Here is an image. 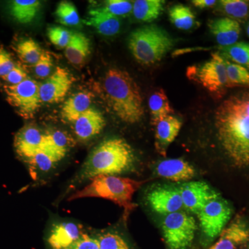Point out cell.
<instances>
[{
  "label": "cell",
  "instance_id": "26",
  "mask_svg": "<svg viewBox=\"0 0 249 249\" xmlns=\"http://www.w3.org/2000/svg\"><path fill=\"white\" fill-rule=\"evenodd\" d=\"M151 124L156 126L160 121L169 115H173L174 110L170 105L169 99L163 89L156 90L148 101Z\"/></svg>",
  "mask_w": 249,
  "mask_h": 249
},
{
  "label": "cell",
  "instance_id": "39",
  "mask_svg": "<svg viewBox=\"0 0 249 249\" xmlns=\"http://www.w3.org/2000/svg\"><path fill=\"white\" fill-rule=\"evenodd\" d=\"M66 249H100L97 237L83 234L76 242Z\"/></svg>",
  "mask_w": 249,
  "mask_h": 249
},
{
  "label": "cell",
  "instance_id": "9",
  "mask_svg": "<svg viewBox=\"0 0 249 249\" xmlns=\"http://www.w3.org/2000/svg\"><path fill=\"white\" fill-rule=\"evenodd\" d=\"M231 206L220 196L213 199L197 214L205 240L213 241L221 235L232 216Z\"/></svg>",
  "mask_w": 249,
  "mask_h": 249
},
{
  "label": "cell",
  "instance_id": "24",
  "mask_svg": "<svg viewBox=\"0 0 249 249\" xmlns=\"http://www.w3.org/2000/svg\"><path fill=\"white\" fill-rule=\"evenodd\" d=\"M40 6L37 0H14L9 3V14L17 22L28 24L35 19Z\"/></svg>",
  "mask_w": 249,
  "mask_h": 249
},
{
  "label": "cell",
  "instance_id": "30",
  "mask_svg": "<svg viewBox=\"0 0 249 249\" xmlns=\"http://www.w3.org/2000/svg\"><path fill=\"white\" fill-rule=\"evenodd\" d=\"M221 55L237 65L249 68V43L237 42L231 46L221 47Z\"/></svg>",
  "mask_w": 249,
  "mask_h": 249
},
{
  "label": "cell",
  "instance_id": "8",
  "mask_svg": "<svg viewBox=\"0 0 249 249\" xmlns=\"http://www.w3.org/2000/svg\"><path fill=\"white\" fill-rule=\"evenodd\" d=\"M40 85L37 81L28 77L16 85H4L6 101L24 119L35 115L40 107Z\"/></svg>",
  "mask_w": 249,
  "mask_h": 249
},
{
  "label": "cell",
  "instance_id": "3",
  "mask_svg": "<svg viewBox=\"0 0 249 249\" xmlns=\"http://www.w3.org/2000/svg\"><path fill=\"white\" fill-rule=\"evenodd\" d=\"M134 154L128 142L121 138L103 141L90 152L80 170L81 181L98 175H121L133 166Z\"/></svg>",
  "mask_w": 249,
  "mask_h": 249
},
{
  "label": "cell",
  "instance_id": "33",
  "mask_svg": "<svg viewBox=\"0 0 249 249\" xmlns=\"http://www.w3.org/2000/svg\"><path fill=\"white\" fill-rule=\"evenodd\" d=\"M97 238L100 249H130L124 237L116 232H104Z\"/></svg>",
  "mask_w": 249,
  "mask_h": 249
},
{
  "label": "cell",
  "instance_id": "7",
  "mask_svg": "<svg viewBox=\"0 0 249 249\" xmlns=\"http://www.w3.org/2000/svg\"><path fill=\"white\" fill-rule=\"evenodd\" d=\"M187 75L215 95H222L229 88L224 58L219 53H212L211 58L201 65L189 67Z\"/></svg>",
  "mask_w": 249,
  "mask_h": 249
},
{
  "label": "cell",
  "instance_id": "20",
  "mask_svg": "<svg viewBox=\"0 0 249 249\" xmlns=\"http://www.w3.org/2000/svg\"><path fill=\"white\" fill-rule=\"evenodd\" d=\"M83 235L79 227L73 223H62L54 227L49 237L52 249H66Z\"/></svg>",
  "mask_w": 249,
  "mask_h": 249
},
{
  "label": "cell",
  "instance_id": "1",
  "mask_svg": "<svg viewBox=\"0 0 249 249\" xmlns=\"http://www.w3.org/2000/svg\"><path fill=\"white\" fill-rule=\"evenodd\" d=\"M218 141L231 161L249 166V91L224 100L214 113Z\"/></svg>",
  "mask_w": 249,
  "mask_h": 249
},
{
  "label": "cell",
  "instance_id": "13",
  "mask_svg": "<svg viewBox=\"0 0 249 249\" xmlns=\"http://www.w3.org/2000/svg\"><path fill=\"white\" fill-rule=\"evenodd\" d=\"M219 237L209 249H239L249 240V223L243 218L237 217Z\"/></svg>",
  "mask_w": 249,
  "mask_h": 249
},
{
  "label": "cell",
  "instance_id": "16",
  "mask_svg": "<svg viewBox=\"0 0 249 249\" xmlns=\"http://www.w3.org/2000/svg\"><path fill=\"white\" fill-rule=\"evenodd\" d=\"M182 122L178 117L169 115L156 124L155 150L162 157H166L170 144L178 137Z\"/></svg>",
  "mask_w": 249,
  "mask_h": 249
},
{
  "label": "cell",
  "instance_id": "42",
  "mask_svg": "<svg viewBox=\"0 0 249 249\" xmlns=\"http://www.w3.org/2000/svg\"><path fill=\"white\" fill-rule=\"evenodd\" d=\"M247 35H248V36L249 37V22L248 25H247Z\"/></svg>",
  "mask_w": 249,
  "mask_h": 249
},
{
  "label": "cell",
  "instance_id": "37",
  "mask_svg": "<svg viewBox=\"0 0 249 249\" xmlns=\"http://www.w3.org/2000/svg\"><path fill=\"white\" fill-rule=\"evenodd\" d=\"M53 66L52 57L48 52H43L40 60L34 65L36 76L40 79L49 78L51 76Z\"/></svg>",
  "mask_w": 249,
  "mask_h": 249
},
{
  "label": "cell",
  "instance_id": "23",
  "mask_svg": "<svg viewBox=\"0 0 249 249\" xmlns=\"http://www.w3.org/2000/svg\"><path fill=\"white\" fill-rule=\"evenodd\" d=\"M69 145L70 141L67 134L61 131H55L44 134L40 150L58 162L66 155Z\"/></svg>",
  "mask_w": 249,
  "mask_h": 249
},
{
  "label": "cell",
  "instance_id": "21",
  "mask_svg": "<svg viewBox=\"0 0 249 249\" xmlns=\"http://www.w3.org/2000/svg\"><path fill=\"white\" fill-rule=\"evenodd\" d=\"M91 93L86 91L74 93L62 106L60 111L62 119L73 124L83 113L91 107Z\"/></svg>",
  "mask_w": 249,
  "mask_h": 249
},
{
  "label": "cell",
  "instance_id": "27",
  "mask_svg": "<svg viewBox=\"0 0 249 249\" xmlns=\"http://www.w3.org/2000/svg\"><path fill=\"white\" fill-rule=\"evenodd\" d=\"M170 22L177 29L181 31H190L199 25L196 15L191 8L181 4L174 5L168 11Z\"/></svg>",
  "mask_w": 249,
  "mask_h": 249
},
{
  "label": "cell",
  "instance_id": "22",
  "mask_svg": "<svg viewBox=\"0 0 249 249\" xmlns=\"http://www.w3.org/2000/svg\"><path fill=\"white\" fill-rule=\"evenodd\" d=\"M91 53V42L83 33H73L70 43L65 48V55L70 63L83 65Z\"/></svg>",
  "mask_w": 249,
  "mask_h": 249
},
{
  "label": "cell",
  "instance_id": "35",
  "mask_svg": "<svg viewBox=\"0 0 249 249\" xmlns=\"http://www.w3.org/2000/svg\"><path fill=\"white\" fill-rule=\"evenodd\" d=\"M73 33L61 27H51L47 29V36L53 45L60 49L66 48L71 40Z\"/></svg>",
  "mask_w": 249,
  "mask_h": 249
},
{
  "label": "cell",
  "instance_id": "10",
  "mask_svg": "<svg viewBox=\"0 0 249 249\" xmlns=\"http://www.w3.org/2000/svg\"><path fill=\"white\" fill-rule=\"evenodd\" d=\"M183 208L193 213L199 211L213 199L219 196V193L204 181H189L178 187Z\"/></svg>",
  "mask_w": 249,
  "mask_h": 249
},
{
  "label": "cell",
  "instance_id": "11",
  "mask_svg": "<svg viewBox=\"0 0 249 249\" xmlns=\"http://www.w3.org/2000/svg\"><path fill=\"white\" fill-rule=\"evenodd\" d=\"M147 201L152 211L159 214L173 213L183 207L178 187L168 185L152 188L147 193Z\"/></svg>",
  "mask_w": 249,
  "mask_h": 249
},
{
  "label": "cell",
  "instance_id": "18",
  "mask_svg": "<svg viewBox=\"0 0 249 249\" xmlns=\"http://www.w3.org/2000/svg\"><path fill=\"white\" fill-rule=\"evenodd\" d=\"M156 173L160 178L174 182H181L192 179L196 175L194 167L183 159H170L160 162Z\"/></svg>",
  "mask_w": 249,
  "mask_h": 249
},
{
  "label": "cell",
  "instance_id": "36",
  "mask_svg": "<svg viewBox=\"0 0 249 249\" xmlns=\"http://www.w3.org/2000/svg\"><path fill=\"white\" fill-rule=\"evenodd\" d=\"M28 163L30 165L31 169L34 170V171L45 173L52 169L56 161L48 154L40 150Z\"/></svg>",
  "mask_w": 249,
  "mask_h": 249
},
{
  "label": "cell",
  "instance_id": "6",
  "mask_svg": "<svg viewBox=\"0 0 249 249\" xmlns=\"http://www.w3.org/2000/svg\"><path fill=\"white\" fill-rule=\"evenodd\" d=\"M197 225L195 218L182 211L167 214L162 223L165 244L170 249H188L193 245Z\"/></svg>",
  "mask_w": 249,
  "mask_h": 249
},
{
  "label": "cell",
  "instance_id": "28",
  "mask_svg": "<svg viewBox=\"0 0 249 249\" xmlns=\"http://www.w3.org/2000/svg\"><path fill=\"white\" fill-rule=\"evenodd\" d=\"M216 11L237 22H244L249 17L248 1L243 0H222L217 3Z\"/></svg>",
  "mask_w": 249,
  "mask_h": 249
},
{
  "label": "cell",
  "instance_id": "5",
  "mask_svg": "<svg viewBox=\"0 0 249 249\" xmlns=\"http://www.w3.org/2000/svg\"><path fill=\"white\" fill-rule=\"evenodd\" d=\"M143 183L116 175H98L91 178L88 186L73 193L69 200L86 197L108 199L122 207L127 217L134 208L132 203L134 193Z\"/></svg>",
  "mask_w": 249,
  "mask_h": 249
},
{
  "label": "cell",
  "instance_id": "32",
  "mask_svg": "<svg viewBox=\"0 0 249 249\" xmlns=\"http://www.w3.org/2000/svg\"><path fill=\"white\" fill-rule=\"evenodd\" d=\"M55 15L58 22L62 25L73 27L80 24L79 14L75 5L70 1H60L57 6Z\"/></svg>",
  "mask_w": 249,
  "mask_h": 249
},
{
  "label": "cell",
  "instance_id": "31",
  "mask_svg": "<svg viewBox=\"0 0 249 249\" xmlns=\"http://www.w3.org/2000/svg\"><path fill=\"white\" fill-rule=\"evenodd\" d=\"M223 57V56H222ZM224 58V57H223ZM229 88L235 87L249 88V71L245 67L237 65L224 58Z\"/></svg>",
  "mask_w": 249,
  "mask_h": 249
},
{
  "label": "cell",
  "instance_id": "12",
  "mask_svg": "<svg viewBox=\"0 0 249 249\" xmlns=\"http://www.w3.org/2000/svg\"><path fill=\"white\" fill-rule=\"evenodd\" d=\"M73 83V76L65 69L58 67L43 83L40 85L42 103H57L66 96Z\"/></svg>",
  "mask_w": 249,
  "mask_h": 249
},
{
  "label": "cell",
  "instance_id": "2",
  "mask_svg": "<svg viewBox=\"0 0 249 249\" xmlns=\"http://www.w3.org/2000/svg\"><path fill=\"white\" fill-rule=\"evenodd\" d=\"M103 89L111 109L121 121L137 124L144 114L140 88L129 73L117 68L108 70Z\"/></svg>",
  "mask_w": 249,
  "mask_h": 249
},
{
  "label": "cell",
  "instance_id": "29",
  "mask_svg": "<svg viewBox=\"0 0 249 249\" xmlns=\"http://www.w3.org/2000/svg\"><path fill=\"white\" fill-rule=\"evenodd\" d=\"M14 49L24 63L31 65L37 63L44 52L39 44L31 38L20 39L16 42Z\"/></svg>",
  "mask_w": 249,
  "mask_h": 249
},
{
  "label": "cell",
  "instance_id": "40",
  "mask_svg": "<svg viewBox=\"0 0 249 249\" xmlns=\"http://www.w3.org/2000/svg\"><path fill=\"white\" fill-rule=\"evenodd\" d=\"M16 65L11 54L4 49L0 47V78L9 73Z\"/></svg>",
  "mask_w": 249,
  "mask_h": 249
},
{
  "label": "cell",
  "instance_id": "41",
  "mask_svg": "<svg viewBox=\"0 0 249 249\" xmlns=\"http://www.w3.org/2000/svg\"><path fill=\"white\" fill-rule=\"evenodd\" d=\"M191 2L196 7L200 9L212 8L217 4V1L215 0H194Z\"/></svg>",
  "mask_w": 249,
  "mask_h": 249
},
{
  "label": "cell",
  "instance_id": "19",
  "mask_svg": "<svg viewBox=\"0 0 249 249\" xmlns=\"http://www.w3.org/2000/svg\"><path fill=\"white\" fill-rule=\"evenodd\" d=\"M85 23L87 25L94 28L98 33L105 36H115L121 29L119 18L103 11L101 8L91 10L89 17Z\"/></svg>",
  "mask_w": 249,
  "mask_h": 249
},
{
  "label": "cell",
  "instance_id": "14",
  "mask_svg": "<svg viewBox=\"0 0 249 249\" xmlns=\"http://www.w3.org/2000/svg\"><path fill=\"white\" fill-rule=\"evenodd\" d=\"M44 134L33 124H27L16 134L14 146L18 155L29 162L37 152L40 151Z\"/></svg>",
  "mask_w": 249,
  "mask_h": 249
},
{
  "label": "cell",
  "instance_id": "38",
  "mask_svg": "<svg viewBox=\"0 0 249 249\" xmlns=\"http://www.w3.org/2000/svg\"><path fill=\"white\" fill-rule=\"evenodd\" d=\"M28 73L25 69L19 64H16L12 70L6 76L1 77L7 85H16L22 83L28 78Z\"/></svg>",
  "mask_w": 249,
  "mask_h": 249
},
{
  "label": "cell",
  "instance_id": "25",
  "mask_svg": "<svg viewBox=\"0 0 249 249\" xmlns=\"http://www.w3.org/2000/svg\"><path fill=\"white\" fill-rule=\"evenodd\" d=\"M165 4L162 0H137L133 1L132 13L137 20L152 22L163 13Z\"/></svg>",
  "mask_w": 249,
  "mask_h": 249
},
{
  "label": "cell",
  "instance_id": "17",
  "mask_svg": "<svg viewBox=\"0 0 249 249\" xmlns=\"http://www.w3.org/2000/svg\"><path fill=\"white\" fill-rule=\"evenodd\" d=\"M208 27L221 47L237 43L242 31L240 23L226 17L210 19Z\"/></svg>",
  "mask_w": 249,
  "mask_h": 249
},
{
  "label": "cell",
  "instance_id": "43",
  "mask_svg": "<svg viewBox=\"0 0 249 249\" xmlns=\"http://www.w3.org/2000/svg\"><path fill=\"white\" fill-rule=\"evenodd\" d=\"M248 249H249V248H248Z\"/></svg>",
  "mask_w": 249,
  "mask_h": 249
},
{
  "label": "cell",
  "instance_id": "4",
  "mask_svg": "<svg viewBox=\"0 0 249 249\" xmlns=\"http://www.w3.org/2000/svg\"><path fill=\"white\" fill-rule=\"evenodd\" d=\"M176 43V39L157 24L139 27L132 31L127 38L131 53L139 63L145 66L161 61Z\"/></svg>",
  "mask_w": 249,
  "mask_h": 249
},
{
  "label": "cell",
  "instance_id": "34",
  "mask_svg": "<svg viewBox=\"0 0 249 249\" xmlns=\"http://www.w3.org/2000/svg\"><path fill=\"white\" fill-rule=\"evenodd\" d=\"M101 8L115 17H125L132 12L133 3L126 0H109Z\"/></svg>",
  "mask_w": 249,
  "mask_h": 249
},
{
  "label": "cell",
  "instance_id": "15",
  "mask_svg": "<svg viewBox=\"0 0 249 249\" xmlns=\"http://www.w3.org/2000/svg\"><path fill=\"white\" fill-rule=\"evenodd\" d=\"M106 124L102 113L96 108L90 107L73 123V128L76 137L86 142L101 133Z\"/></svg>",
  "mask_w": 249,
  "mask_h": 249
}]
</instances>
